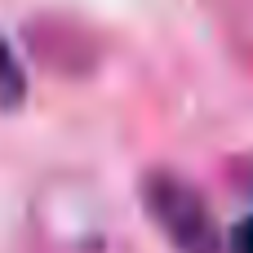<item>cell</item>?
I'll return each instance as SVG.
<instances>
[{"mask_svg":"<svg viewBox=\"0 0 253 253\" xmlns=\"http://www.w3.org/2000/svg\"><path fill=\"white\" fill-rule=\"evenodd\" d=\"M142 196H147V213L156 218V227L169 236L178 253H222L218 222L191 182L173 173H151L142 182Z\"/></svg>","mask_w":253,"mask_h":253,"instance_id":"6da1fadb","label":"cell"},{"mask_svg":"<svg viewBox=\"0 0 253 253\" xmlns=\"http://www.w3.org/2000/svg\"><path fill=\"white\" fill-rule=\"evenodd\" d=\"M18 89H22V76H18V67L9 62V49H4V40H0V102H18Z\"/></svg>","mask_w":253,"mask_h":253,"instance_id":"7a4b0ae2","label":"cell"},{"mask_svg":"<svg viewBox=\"0 0 253 253\" xmlns=\"http://www.w3.org/2000/svg\"><path fill=\"white\" fill-rule=\"evenodd\" d=\"M231 253H253V218H245L231 231Z\"/></svg>","mask_w":253,"mask_h":253,"instance_id":"3957f363","label":"cell"}]
</instances>
